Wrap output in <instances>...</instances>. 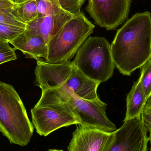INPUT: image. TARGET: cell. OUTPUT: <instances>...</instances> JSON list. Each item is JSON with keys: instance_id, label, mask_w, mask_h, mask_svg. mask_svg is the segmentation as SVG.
<instances>
[{"instance_id": "obj_1", "label": "cell", "mask_w": 151, "mask_h": 151, "mask_svg": "<svg viewBox=\"0 0 151 151\" xmlns=\"http://www.w3.org/2000/svg\"><path fill=\"white\" fill-rule=\"evenodd\" d=\"M118 70L130 76L151 59V14L136 13L117 30L111 45Z\"/></svg>"}, {"instance_id": "obj_2", "label": "cell", "mask_w": 151, "mask_h": 151, "mask_svg": "<svg viewBox=\"0 0 151 151\" xmlns=\"http://www.w3.org/2000/svg\"><path fill=\"white\" fill-rule=\"evenodd\" d=\"M35 107L48 106L65 111L74 116L82 127L108 133L117 130L106 116L107 104L100 99L89 100L81 98L64 87L42 91Z\"/></svg>"}, {"instance_id": "obj_3", "label": "cell", "mask_w": 151, "mask_h": 151, "mask_svg": "<svg viewBox=\"0 0 151 151\" xmlns=\"http://www.w3.org/2000/svg\"><path fill=\"white\" fill-rule=\"evenodd\" d=\"M34 126L12 85L0 81V132L10 143L21 146L31 141Z\"/></svg>"}, {"instance_id": "obj_4", "label": "cell", "mask_w": 151, "mask_h": 151, "mask_svg": "<svg viewBox=\"0 0 151 151\" xmlns=\"http://www.w3.org/2000/svg\"><path fill=\"white\" fill-rule=\"evenodd\" d=\"M83 74L101 83L112 77L115 66L111 44L104 37L90 36L72 62Z\"/></svg>"}, {"instance_id": "obj_5", "label": "cell", "mask_w": 151, "mask_h": 151, "mask_svg": "<svg viewBox=\"0 0 151 151\" xmlns=\"http://www.w3.org/2000/svg\"><path fill=\"white\" fill-rule=\"evenodd\" d=\"M95 27L83 12L67 21L48 43L47 57L45 61L58 64L70 60L93 33Z\"/></svg>"}, {"instance_id": "obj_6", "label": "cell", "mask_w": 151, "mask_h": 151, "mask_svg": "<svg viewBox=\"0 0 151 151\" xmlns=\"http://www.w3.org/2000/svg\"><path fill=\"white\" fill-rule=\"evenodd\" d=\"M141 117L127 120L111 133L102 151H147L149 137Z\"/></svg>"}, {"instance_id": "obj_7", "label": "cell", "mask_w": 151, "mask_h": 151, "mask_svg": "<svg viewBox=\"0 0 151 151\" xmlns=\"http://www.w3.org/2000/svg\"><path fill=\"white\" fill-rule=\"evenodd\" d=\"M131 2L132 0H88L85 9L96 24L113 30L127 20Z\"/></svg>"}, {"instance_id": "obj_8", "label": "cell", "mask_w": 151, "mask_h": 151, "mask_svg": "<svg viewBox=\"0 0 151 151\" xmlns=\"http://www.w3.org/2000/svg\"><path fill=\"white\" fill-rule=\"evenodd\" d=\"M31 114L33 125L41 136H47L64 127L79 124L71 114L52 107L35 106L31 110Z\"/></svg>"}, {"instance_id": "obj_9", "label": "cell", "mask_w": 151, "mask_h": 151, "mask_svg": "<svg viewBox=\"0 0 151 151\" xmlns=\"http://www.w3.org/2000/svg\"><path fill=\"white\" fill-rule=\"evenodd\" d=\"M111 133L78 125L73 133L68 151H102Z\"/></svg>"}, {"instance_id": "obj_10", "label": "cell", "mask_w": 151, "mask_h": 151, "mask_svg": "<svg viewBox=\"0 0 151 151\" xmlns=\"http://www.w3.org/2000/svg\"><path fill=\"white\" fill-rule=\"evenodd\" d=\"M9 43L14 49L20 50L27 58L40 60L47 57V44L42 36L32 30L25 29Z\"/></svg>"}, {"instance_id": "obj_11", "label": "cell", "mask_w": 151, "mask_h": 151, "mask_svg": "<svg viewBox=\"0 0 151 151\" xmlns=\"http://www.w3.org/2000/svg\"><path fill=\"white\" fill-rule=\"evenodd\" d=\"M76 16L66 10L53 12L41 18L36 19L27 25L26 29L32 30L42 36L48 44L63 26Z\"/></svg>"}, {"instance_id": "obj_12", "label": "cell", "mask_w": 151, "mask_h": 151, "mask_svg": "<svg viewBox=\"0 0 151 151\" xmlns=\"http://www.w3.org/2000/svg\"><path fill=\"white\" fill-rule=\"evenodd\" d=\"M38 8L37 18H41L50 13L66 10L78 16L85 0H36Z\"/></svg>"}, {"instance_id": "obj_13", "label": "cell", "mask_w": 151, "mask_h": 151, "mask_svg": "<svg viewBox=\"0 0 151 151\" xmlns=\"http://www.w3.org/2000/svg\"><path fill=\"white\" fill-rule=\"evenodd\" d=\"M147 101L138 80L134 83L132 88L127 96V111L124 121L141 117Z\"/></svg>"}, {"instance_id": "obj_14", "label": "cell", "mask_w": 151, "mask_h": 151, "mask_svg": "<svg viewBox=\"0 0 151 151\" xmlns=\"http://www.w3.org/2000/svg\"><path fill=\"white\" fill-rule=\"evenodd\" d=\"M12 14L19 20L27 25L37 19L38 8L36 0H23L18 3Z\"/></svg>"}, {"instance_id": "obj_15", "label": "cell", "mask_w": 151, "mask_h": 151, "mask_svg": "<svg viewBox=\"0 0 151 151\" xmlns=\"http://www.w3.org/2000/svg\"><path fill=\"white\" fill-rule=\"evenodd\" d=\"M141 69L138 81L147 101L151 97V59L142 66Z\"/></svg>"}, {"instance_id": "obj_16", "label": "cell", "mask_w": 151, "mask_h": 151, "mask_svg": "<svg viewBox=\"0 0 151 151\" xmlns=\"http://www.w3.org/2000/svg\"><path fill=\"white\" fill-rule=\"evenodd\" d=\"M25 28L0 24V40L9 42L15 39Z\"/></svg>"}, {"instance_id": "obj_17", "label": "cell", "mask_w": 151, "mask_h": 151, "mask_svg": "<svg viewBox=\"0 0 151 151\" xmlns=\"http://www.w3.org/2000/svg\"><path fill=\"white\" fill-rule=\"evenodd\" d=\"M9 42L0 40V65L17 59L15 50L12 48Z\"/></svg>"}, {"instance_id": "obj_18", "label": "cell", "mask_w": 151, "mask_h": 151, "mask_svg": "<svg viewBox=\"0 0 151 151\" xmlns=\"http://www.w3.org/2000/svg\"><path fill=\"white\" fill-rule=\"evenodd\" d=\"M13 10L0 9V24L25 28L27 25L19 20L12 14Z\"/></svg>"}, {"instance_id": "obj_19", "label": "cell", "mask_w": 151, "mask_h": 151, "mask_svg": "<svg viewBox=\"0 0 151 151\" xmlns=\"http://www.w3.org/2000/svg\"><path fill=\"white\" fill-rule=\"evenodd\" d=\"M141 119L148 132H151V97L147 100L145 107L141 114Z\"/></svg>"}, {"instance_id": "obj_20", "label": "cell", "mask_w": 151, "mask_h": 151, "mask_svg": "<svg viewBox=\"0 0 151 151\" xmlns=\"http://www.w3.org/2000/svg\"><path fill=\"white\" fill-rule=\"evenodd\" d=\"M17 4L10 0H0V9L13 10Z\"/></svg>"}, {"instance_id": "obj_21", "label": "cell", "mask_w": 151, "mask_h": 151, "mask_svg": "<svg viewBox=\"0 0 151 151\" xmlns=\"http://www.w3.org/2000/svg\"><path fill=\"white\" fill-rule=\"evenodd\" d=\"M10 1L14 2L17 3H19L21 2V1H22L23 0H10Z\"/></svg>"}, {"instance_id": "obj_22", "label": "cell", "mask_w": 151, "mask_h": 151, "mask_svg": "<svg viewBox=\"0 0 151 151\" xmlns=\"http://www.w3.org/2000/svg\"><path fill=\"white\" fill-rule=\"evenodd\" d=\"M47 151H64L63 150H56V149H50Z\"/></svg>"}, {"instance_id": "obj_23", "label": "cell", "mask_w": 151, "mask_h": 151, "mask_svg": "<svg viewBox=\"0 0 151 151\" xmlns=\"http://www.w3.org/2000/svg\"><path fill=\"white\" fill-rule=\"evenodd\" d=\"M150 136H149V139H150V140H149V141H150V151H151V132H150Z\"/></svg>"}]
</instances>
